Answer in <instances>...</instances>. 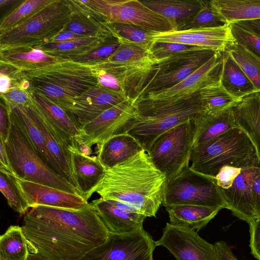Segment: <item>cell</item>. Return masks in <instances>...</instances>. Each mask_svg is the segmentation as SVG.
Wrapping results in <instances>:
<instances>
[{"mask_svg":"<svg viewBox=\"0 0 260 260\" xmlns=\"http://www.w3.org/2000/svg\"><path fill=\"white\" fill-rule=\"evenodd\" d=\"M22 229L30 253L51 260H76L108 239L109 232L89 203L80 210L31 208Z\"/></svg>","mask_w":260,"mask_h":260,"instance_id":"obj_1","label":"cell"},{"mask_svg":"<svg viewBox=\"0 0 260 260\" xmlns=\"http://www.w3.org/2000/svg\"><path fill=\"white\" fill-rule=\"evenodd\" d=\"M167 179L144 150L106 170L92 191L104 200L127 204L146 217H155L163 202Z\"/></svg>","mask_w":260,"mask_h":260,"instance_id":"obj_2","label":"cell"},{"mask_svg":"<svg viewBox=\"0 0 260 260\" xmlns=\"http://www.w3.org/2000/svg\"><path fill=\"white\" fill-rule=\"evenodd\" d=\"M19 75L29 82V91L44 96L58 106L99 85L92 66L69 59L19 72Z\"/></svg>","mask_w":260,"mask_h":260,"instance_id":"obj_3","label":"cell"},{"mask_svg":"<svg viewBox=\"0 0 260 260\" xmlns=\"http://www.w3.org/2000/svg\"><path fill=\"white\" fill-rule=\"evenodd\" d=\"M201 112L198 93L188 99L171 103L139 100L135 118L126 133L135 138L148 153L162 134Z\"/></svg>","mask_w":260,"mask_h":260,"instance_id":"obj_4","label":"cell"},{"mask_svg":"<svg viewBox=\"0 0 260 260\" xmlns=\"http://www.w3.org/2000/svg\"><path fill=\"white\" fill-rule=\"evenodd\" d=\"M190 161L192 170L213 177L225 166L242 169L260 166L253 143L239 127L194 146Z\"/></svg>","mask_w":260,"mask_h":260,"instance_id":"obj_5","label":"cell"},{"mask_svg":"<svg viewBox=\"0 0 260 260\" xmlns=\"http://www.w3.org/2000/svg\"><path fill=\"white\" fill-rule=\"evenodd\" d=\"M72 13L69 0H50L21 24L1 32L0 48L47 43L63 30Z\"/></svg>","mask_w":260,"mask_h":260,"instance_id":"obj_6","label":"cell"},{"mask_svg":"<svg viewBox=\"0 0 260 260\" xmlns=\"http://www.w3.org/2000/svg\"><path fill=\"white\" fill-rule=\"evenodd\" d=\"M5 144L16 177L80 196L74 187L66 182L38 155L17 127L11 121Z\"/></svg>","mask_w":260,"mask_h":260,"instance_id":"obj_7","label":"cell"},{"mask_svg":"<svg viewBox=\"0 0 260 260\" xmlns=\"http://www.w3.org/2000/svg\"><path fill=\"white\" fill-rule=\"evenodd\" d=\"M200 173L189 166L166 181L162 205H193L226 208L214 178Z\"/></svg>","mask_w":260,"mask_h":260,"instance_id":"obj_8","label":"cell"},{"mask_svg":"<svg viewBox=\"0 0 260 260\" xmlns=\"http://www.w3.org/2000/svg\"><path fill=\"white\" fill-rule=\"evenodd\" d=\"M75 3L109 23L136 25L153 32L174 30L166 18L138 0H74Z\"/></svg>","mask_w":260,"mask_h":260,"instance_id":"obj_9","label":"cell"},{"mask_svg":"<svg viewBox=\"0 0 260 260\" xmlns=\"http://www.w3.org/2000/svg\"><path fill=\"white\" fill-rule=\"evenodd\" d=\"M194 139L193 118L162 134L152 145L148 154L167 181L189 166Z\"/></svg>","mask_w":260,"mask_h":260,"instance_id":"obj_10","label":"cell"},{"mask_svg":"<svg viewBox=\"0 0 260 260\" xmlns=\"http://www.w3.org/2000/svg\"><path fill=\"white\" fill-rule=\"evenodd\" d=\"M137 102L134 100L127 99L106 110L83 125L77 140L81 152L89 155L93 145H96L98 149L112 137L126 133L135 118Z\"/></svg>","mask_w":260,"mask_h":260,"instance_id":"obj_11","label":"cell"},{"mask_svg":"<svg viewBox=\"0 0 260 260\" xmlns=\"http://www.w3.org/2000/svg\"><path fill=\"white\" fill-rule=\"evenodd\" d=\"M156 246L143 229L125 234L109 233L105 242L76 260H153Z\"/></svg>","mask_w":260,"mask_h":260,"instance_id":"obj_12","label":"cell"},{"mask_svg":"<svg viewBox=\"0 0 260 260\" xmlns=\"http://www.w3.org/2000/svg\"><path fill=\"white\" fill-rule=\"evenodd\" d=\"M223 53L217 52L205 63L175 85L147 93L139 100L153 102H175L188 99L205 86L220 81Z\"/></svg>","mask_w":260,"mask_h":260,"instance_id":"obj_13","label":"cell"},{"mask_svg":"<svg viewBox=\"0 0 260 260\" xmlns=\"http://www.w3.org/2000/svg\"><path fill=\"white\" fill-rule=\"evenodd\" d=\"M216 53L212 50H202L184 53L160 62L142 91L140 99L149 92L168 88L178 84Z\"/></svg>","mask_w":260,"mask_h":260,"instance_id":"obj_14","label":"cell"},{"mask_svg":"<svg viewBox=\"0 0 260 260\" xmlns=\"http://www.w3.org/2000/svg\"><path fill=\"white\" fill-rule=\"evenodd\" d=\"M156 245L167 248L177 260H217L214 244L201 238L194 230L167 223Z\"/></svg>","mask_w":260,"mask_h":260,"instance_id":"obj_15","label":"cell"},{"mask_svg":"<svg viewBox=\"0 0 260 260\" xmlns=\"http://www.w3.org/2000/svg\"><path fill=\"white\" fill-rule=\"evenodd\" d=\"M124 95L106 89L100 85L60 105L81 128L106 110L126 100Z\"/></svg>","mask_w":260,"mask_h":260,"instance_id":"obj_16","label":"cell"},{"mask_svg":"<svg viewBox=\"0 0 260 260\" xmlns=\"http://www.w3.org/2000/svg\"><path fill=\"white\" fill-rule=\"evenodd\" d=\"M152 40L194 46L221 53L224 52L230 46L236 43L230 24L216 27L154 32Z\"/></svg>","mask_w":260,"mask_h":260,"instance_id":"obj_17","label":"cell"},{"mask_svg":"<svg viewBox=\"0 0 260 260\" xmlns=\"http://www.w3.org/2000/svg\"><path fill=\"white\" fill-rule=\"evenodd\" d=\"M259 174L260 166L244 168L230 188H220L226 209L248 223L256 219L251 186Z\"/></svg>","mask_w":260,"mask_h":260,"instance_id":"obj_18","label":"cell"},{"mask_svg":"<svg viewBox=\"0 0 260 260\" xmlns=\"http://www.w3.org/2000/svg\"><path fill=\"white\" fill-rule=\"evenodd\" d=\"M19 188L30 208L47 206L80 210L89 204L79 195L16 177Z\"/></svg>","mask_w":260,"mask_h":260,"instance_id":"obj_19","label":"cell"},{"mask_svg":"<svg viewBox=\"0 0 260 260\" xmlns=\"http://www.w3.org/2000/svg\"><path fill=\"white\" fill-rule=\"evenodd\" d=\"M90 204L109 233L125 234L143 229L146 216L141 213L127 211L110 200L101 198L92 201Z\"/></svg>","mask_w":260,"mask_h":260,"instance_id":"obj_20","label":"cell"},{"mask_svg":"<svg viewBox=\"0 0 260 260\" xmlns=\"http://www.w3.org/2000/svg\"><path fill=\"white\" fill-rule=\"evenodd\" d=\"M7 110L10 121L17 127L38 155L49 165L44 137L36 120L32 100L28 105H18Z\"/></svg>","mask_w":260,"mask_h":260,"instance_id":"obj_21","label":"cell"},{"mask_svg":"<svg viewBox=\"0 0 260 260\" xmlns=\"http://www.w3.org/2000/svg\"><path fill=\"white\" fill-rule=\"evenodd\" d=\"M72 165L74 177L81 196L86 201L104 177L106 169L97 157L73 150Z\"/></svg>","mask_w":260,"mask_h":260,"instance_id":"obj_22","label":"cell"},{"mask_svg":"<svg viewBox=\"0 0 260 260\" xmlns=\"http://www.w3.org/2000/svg\"><path fill=\"white\" fill-rule=\"evenodd\" d=\"M63 59L50 56L39 48L27 46L0 48V64L19 72L34 70Z\"/></svg>","mask_w":260,"mask_h":260,"instance_id":"obj_23","label":"cell"},{"mask_svg":"<svg viewBox=\"0 0 260 260\" xmlns=\"http://www.w3.org/2000/svg\"><path fill=\"white\" fill-rule=\"evenodd\" d=\"M232 110L237 126L253 143L260 164V93L244 98Z\"/></svg>","mask_w":260,"mask_h":260,"instance_id":"obj_24","label":"cell"},{"mask_svg":"<svg viewBox=\"0 0 260 260\" xmlns=\"http://www.w3.org/2000/svg\"><path fill=\"white\" fill-rule=\"evenodd\" d=\"M193 121L194 146L209 141L232 128L238 127L232 108L214 115L201 112L193 117Z\"/></svg>","mask_w":260,"mask_h":260,"instance_id":"obj_25","label":"cell"},{"mask_svg":"<svg viewBox=\"0 0 260 260\" xmlns=\"http://www.w3.org/2000/svg\"><path fill=\"white\" fill-rule=\"evenodd\" d=\"M144 150L133 137L127 133L116 135L98 149L97 157L106 170L126 160Z\"/></svg>","mask_w":260,"mask_h":260,"instance_id":"obj_26","label":"cell"},{"mask_svg":"<svg viewBox=\"0 0 260 260\" xmlns=\"http://www.w3.org/2000/svg\"><path fill=\"white\" fill-rule=\"evenodd\" d=\"M147 7L161 15L172 25L174 30L197 13L206 1L202 0H143Z\"/></svg>","mask_w":260,"mask_h":260,"instance_id":"obj_27","label":"cell"},{"mask_svg":"<svg viewBox=\"0 0 260 260\" xmlns=\"http://www.w3.org/2000/svg\"><path fill=\"white\" fill-rule=\"evenodd\" d=\"M69 1L72 8V13L63 30L84 37H114L108 23L95 14L80 7L73 0Z\"/></svg>","mask_w":260,"mask_h":260,"instance_id":"obj_28","label":"cell"},{"mask_svg":"<svg viewBox=\"0 0 260 260\" xmlns=\"http://www.w3.org/2000/svg\"><path fill=\"white\" fill-rule=\"evenodd\" d=\"M166 208L171 224L197 232L205 227L221 210L193 205H175Z\"/></svg>","mask_w":260,"mask_h":260,"instance_id":"obj_29","label":"cell"},{"mask_svg":"<svg viewBox=\"0 0 260 260\" xmlns=\"http://www.w3.org/2000/svg\"><path fill=\"white\" fill-rule=\"evenodd\" d=\"M223 60L220 83L234 98L242 100L256 92L249 78L226 51L223 52Z\"/></svg>","mask_w":260,"mask_h":260,"instance_id":"obj_30","label":"cell"},{"mask_svg":"<svg viewBox=\"0 0 260 260\" xmlns=\"http://www.w3.org/2000/svg\"><path fill=\"white\" fill-rule=\"evenodd\" d=\"M113 38L84 37L66 42L47 43L34 48H39L52 56L71 59L91 51Z\"/></svg>","mask_w":260,"mask_h":260,"instance_id":"obj_31","label":"cell"},{"mask_svg":"<svg viewBox=\"0 0 260 260\" xmlns=\"http://www.w3.org/2000/svg\"><path fill=\"white\" fill-rule=\"evenodd\" d=\"M210 4L228 24L260 19V0H212Z\"/></svg>","mask_w":260,"mask_h":260,"instance_id":"obj_32","label":"cell"},{"mask_svg":"<svg viewBox=\"0 0 260 260\" xmlns=\"http://www.w3.org/2000/svg\"><path fill=\"white\" fill-rule=\"evenodd\" d=\"M31 97L36 107L47 118L67 136L77 140L81 134L80 128L66 111L41 94L31 92Z\"/></svg>","mask_w":260,"mask_h":260,"instance_id":"obj_33","label":"cell"},{"mask_svg":"<svg viewBox=\"0 0 260 260\" xmlns=\"http://www.w3.org/2000/svg\"><path fill=\"white\" fill-rule=\"evenodd\" d=\"M203 112L211 115L221 113L235 107L241 100L231 95L220 81L210 83L198 92Z\"/></svg>","mask_w":260,"mask_h":260,"instance_id":"obj_34","label":"cell"},{"mask_svg":"<svg viewBox=\"0 0 260 260\" xmlns=\"http://www.w3.org/2000/svg\"><path fill=\"white\" fill-rule=\"evenodd\" d=\"M29 251L22 227L11 225L0 237V257L6 260H26Z\"/></svg>","mask_w":260,"mask_h":260,"instance_id":"obj_35","label":"cell"},{"mask_svg":"<svg viewBox=\"0 0 260 260\" xmlns=\"http://www.w3.org/2000/svg\"><path fill=\"white\" fill-rule=\"evenodd\" d=\"M113 36L120 43L132 44L149 51L154 44L153 32L141 27L128 24L109 23Z\"/></svg>","mask_w":260,"mask_h":260,"instance_id":"obj_36","label":"cell"},{"mask_svg":"<svg viewBox=\"0 0 260 260\" xmlns=\"http://www.w3.org/2000/svg\"><path fill=\"white\" fill-rule=\"evenodd\" d=\"M226 51L249 78L256 92L260 93V57L237 43L230 46Z\"/></svg>","mask_w":260,"mask_h":260,"instance_id":"obj_37","label":"cell"},{"mask_svg":"<svg viewBox=\"0 0 260 260\" xmlns=\"http://www.w3.org/2000/svg\"><path fill=\"white\" fill-rule=\"evenodd\" d=\"M227 24L225 19L211 6L210 1H206L197 13L179 25L176 30L216 27Z\"/></svg>","mask_w":260,"mask_h":260,"instance_id":"obj_38","label":"cell"},{"mask_svg":"<svg viewBox=\"0 0 260 260\" xmlns=\"http://www.w3.org/2000/svg\"><path fill=\"white\" fill-rule=\"evenodd\" d=\"M0 191L9 206L20 215L25 214L30 208L19 188L16 177L0 172Z\"/></svg>","mask_w":260,"mask_h":260,"instance_id":"obj_39","label":"cell"},{"mask_svg":"<svg viewBox=\"0 0 260 260\" xmlns=\"http://www.w3.org/2000/svg\"><path fill=\"white\" fill-rule=\"evenodd\" d=\"M50 0H26L6 15L1 20L0 32L10 29L32 16Z\"/></svg>","mask_w":260,"mask_h":260,"instance_id":"obj_40","label":"cell"},{"mask_svg":"<svg viewBox=\"0 0 260 260\" xmlns=\"http://www.w3.org/2000/svg\"><path fill=\"white\" fill-rule=\"evenodd\" d=\"M202 50H205V49L180 43L154 42L150 50V53L158 63L161 61L184 53Z\"/></svg>","mask_w":260,"mask_h":260,"instance_id":"obj_41","label":"cell"},{"mask_svg":"<svg viewBox=\"0 0 260 260\" xmlns=\"http://www.w3.org/2000/svg\"><path fill=\"white\" fill-rule=\"evenodd\" d=\"M120 44L117 39L113 38L91 51L75 56L71 60L88 65L102 62L111 56L117 50Z\"/></svg>","mask_w":260,"mask_h":260,"instance_id":"obj_42","label":"cell"},{"mask_svg":"<svg viewBox=\"0 0 260 260\" xmlns=\"http://www.w3.org/2000/svg\"><path fill=\"white\" fill-rule=\"evenodd\" d=\"M230 25L235 43L260 57V37L235 23Z\"/></svg>","mask_w":260,"mask_h":260,"instance_id":"obj_43","label":"cell"},{"mask_svg":"<svg viewBox=\"0 0 260 260\" xmlns=\"http://www.w3.org/2000/svg\"><path fill=\"white\" fill-rule=\"evenodd\" d=\"M1 102L7 109L18 105H28L32 100L31 92L21 87H13L6 92L1 93Z\"/></svg>","mask_w":260,"mask_h":260,"instance_id":"obj_44","label":"cell"},{"mask_svg":"<svg viewBox=\"0 0 260 260\" xmlns=\"http://www.w3.org/2000/svg\"><path fill=\"white\" fill-rule=\"evenodd\" d=\"M242 169L230 166H223L214 177L216 185L221 189L230 188Z\"/></svg>","mask_w":260,"mask_h":260,"instance_id":"obj_45","label":"cell"},{"mask_svg":"<svg viewBox=\"0 0 260 260\" xmlns=\"http://www.w3.org/2000/svg\"><path fill=\"white\" fill-rule=\"evenodd\" d=\"M92 67L96 72L100 86L125 96L120 83L114 76L102 70Z\"/></svg>","mask_w":260,"mask_h":260,"instance_id":"obj_46","label":"cell"},{"mask_svg":"<svg viewBox=\"0 0 260 260\" xmlns=\"http://www.w3.org/2000/svg\"><path fill=\"white\" fill-rule=\"evenodd\" d=\"M250 229V247L253 256L260 260V218L248 223Z\"/></svg>","mask_w":260,"mask_h":260,"instance_id":"obj_47","label":"cell"},{"mask_svg":"<svg viewBox=\"0 0 260 260\" xmlns=\"http://www.w3.org/2000/svg\"><path fill=\"white\" fill-rule=\"evenodd\" d=\"M0 172L16 177L6 149L5 141L0 140Z\"/></svg>","mask_w":260,"mask_h":260,"instance_id":"obj_48","label":"cell"},{"mask_svg":"<svg viewBox=\"0 0 260 260\" xmlns=\"http://www.w3.org/2000/svg\"><path fill=\"white\" fill-rule=\"evenodd\" d=\"M10 121L7 109L1 102L0 106V138L6 141L10 129Z\"/></svg>","mask_w":260,"mask_h":260,"instance_id":"obj_49","label":"cell"},{"mask_svg":"<svg viewBox=\"0 0 260 260\" xmlns=\"http://www.w3.org/2000/svg\"><path fill=\"white\" fill-rule=\"evenodd\" d=\"M217 254V260H238L231 247L223 241L214 243Z\"/></svg>","mask_w":260,"mask_h":260,"instance_id":"obj_50","label":"cell"},{"mask_svg":"<svg viewBox=\"0 0 260 260\" xmlns=\"http://www.w3.org/2000/svg\"><path fill=\"white\" fill-rule=\"evenodd\" d=\"M251 189L256 219L260 218V174L254 180Z\"/></svg>","mask_w":260,"mask_h":260,"instance_id":"obj_51","label":"cell"},{"mask_svg":"<svg viewBox=\"0 0 260 260\" xmlns=\"http://www.w3.org/2000/svg\"><path fill=\"white\" fill-rule=\"evenodd\" d=\"M234 23L260 37V19L241 21Z\"/></svg>","mask_w":260,"mask_h":260,"instance_id":"obj_52","label":"cell"},{"mask_svg":"<svg viewBox=\"0 0 260 260\" xmlns=\"http://www.w3.org/2000/svg\"><path fill=\"white\" fill-rule=\"evenodd\" d=\"M84 36L76 34L68 30H63L51 39L48 43H62L72 41Z\"/></svg>","mask_w":260,"mask_h":260,"instance_id":"obj_53","label":"cell"},{"mask_svg":"<svg viewBox=\"0 0 260 260\" xmlns=\"http://www.w3.org/2000/svg\"><path fill=\"white\" fill-rule=\"evenodd\" d=\"M18 86L8 76L0 73V92L3 93Z\"/></svg>","mask_w":260,"mask_h":260,"instance_id":"obj_54","label":"cell"},{"mask_svg":"<svg viewBox=\"0 0 260 260\" xmlns=\"http://www.w3.org/2000/svg\"><path fill=\"white\" fill-rule=\"evenodd\" d=\"M26 260H51L42 255L29 253Z\"/></svg>","mask_w":260,"mask_h":260,"instance_id":"obj_55","label":"cell"},{"mask_svg":"<svg viewBox=\"0 0 260 260\" xmlns=\"http://www.w3.org/2000/svg\"><path fill=\"white\" fill-rule=\"evenodd\" d=\"M0 260H6V259H5V258H4L2 257H0Z\"/></svg>","mask_w":260,"mask_h":260,"instance_id":"obj_56","label":"cell"}]
</instances>
